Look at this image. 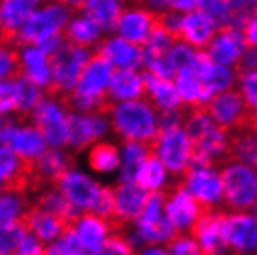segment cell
Instances as JSON below:
<instances>
[{
    "label": "cell",
    "mask_w": 257,
    "mask_h": 255,
    "mask_svg": "<svg viewBox=\"0 0 257 255\" xmlns=\"http://www.w3.org/2000/svg\"><path fill=\"white\" fill-rule=\"evenodd\" d=\"M142 80H144V89H146L144 97L153 104V108L157 112L177 110L183 106V101H181L179 93L175 89L174 80L157 77V75H153V73H149L146 69L142 73Z\"/></svg>",
    "instance_id": "22"
},
{
    "label": "cell",
    "mask_w": 257,
    "mask_h": 255,
    "mask_svg": "<svg viewBox=\"0 0 257 255\" xmlns=\"http://www.w3.org/2000/svg\"><path fill=\"white\" fill-rule=\"evenodd\" d=\"M153 13L149 10L138 8V10H125L119 17V23L116 26V32L119 38L127 39L135 45H144L151 34V25H153Z\"/></svg>",
    "instance_id": "25"
},
{
    "label": "cell",
    "mask_w": 257,
    "mask_h": 255,
    "mask_svg": "<svg viewBox=\"0 0 257 255\" xmlns=\"http://www.w3.org/2000/svg\"><path fill=\"white\" fill-rule=\"evenodd\" d=\"M73 160L65 155L60 147H47L43 153L36 159L34 164V183L32 192H43L54 188L56 181L71 170Z\"/></svg>",
    "instance_id": "12"
},
{
    "label": "cell",
    "mask_w": 257,
    "mask_h": 255,
    "mask_svg": "<svg viewBox=\"0 0 257 255\" xmlns=\"http://www.w3.org/2000/svg\"><path fill=\"white\" fill-rule=\"evenodd\" d=\"M69 19V12L62 6H47L34 10L23 23L17 36V47H36L39 39L49 34L60 32L65 21Z\"/></svg>",
    "instance_id": "6"
},
{
    "label": "cell",
    "mask_w": 257,
    "mask_h": 255,
    "mask_svg": "<svg viewBox=\"0 0 257 255\" xmlns=\"http://www.w3.org/2000/svg\"><path fill=\"white\" fill-rule=\"evenodd\" d=\"M196 52L190 45L187 43H175L170 52L168 58L172 60V64L175 65V69H185V67H192L194 60H196Z\"/></svg>",
    "instance_id": "44"
},
{
    "label": "cell",
    "mask_w": 257,
    "mask_h": 255,
    "mask_svg": "<svg viewBox=\"0 0 257 255\" xmlns=\"http://www.w3.org/2000/svg\"><path fill=\"white\" fill-rule=\"evenodd\" d=\"M222 179V199L229 209L248 211L255 207L257 181L255 170L248 164L233 162L220 173Z\"/></svg>",
    "instance_id": "5"
},
{
    "label": "cell",
    "mask_w": 257,
    "mask_h": 255,
    "mask_svg": "<svg viewBox=\"0 0 257 255\" xmlns=\"http://www.w3.org/2000/svg\"><path fill=\"white\" fill-rule=\"evenodd\" d=\"M222 218L224 212H203L188 227L201 255H224L227 249L222 238Z\"/></svg>",
    "instance_id": "14"
},
{
    "label": "cell",
    "mask_w": 257,
    "mask_h": 255,
    "mask_svg": "<svg viewBox=\"0 0 257 255\" xmlns=\"http://www.w3.org/2000/svg\"><path fill=\"white\" fill-rule=\"evenodd\" d=\"M146 95L142 73L136 69H119L114 67L108 82V97L114 102L133 101Z\"/></svg>",
    "instance_id": "26"
},
{
    "label": "cell",
    "mask_w": 257,
    "mask_h": 255,
    "mask_svg": "<svg viewBox=\"0 0 257 255\" xmlns=\"http://www.w3.org/2000/svg\"><path fill=\"white\" fill-rule=\"evenodd\" d=\"M149 153L148 144L135 140H125L123 146V159H121V181L123 183H135L136 173L140 170L142 162L146 160Z\"/></svg>",
    "instance_id": "34"
},
{
    "label": "cell",
    "mask_w": 257,
    "mask_h": 255,
    "mask_svg": "<svg viewBox=\"0 0 257 255\" xmlns=\"http://www.w3.org/2000/svg\"><path fill=\"white\" fill-rule=\"evenodd\" d=\"M26 235L28 231L19 218L6 227H0V255H12L19 248V244L23 242Z\"/></svg>",
    "instance_id": "37"
},
{
    "label": "cell",
    "mask_w": 257,
    "mask_h": 255,
    "mask_svg": "<svg viewBox=\"0 0 257 255\" xmlns=\"http://www.w3.org/2000/svg\"><path fill=\"white\" fill-rule=\"evenodd\" d=\"M15 110V78L6 77L0 80V115Z\"/></svg>",
    "instance_id": "46"
},
{
    "label": "cell",
    "mask_w": 257,
    "mask_h": 255,
    "mask_svg": "<svg viewBox=\"0 0 257 255\" xmlns=\"http://www.w3.org/2000/svg\"><path fill=\"white\" fill-rule=\"evenodd\" d=\"M54 190H58L78 211H91L99 199L101 185L88 177L86 173L77 172V170H67L56 181Z\"/></svg>",
    "instance_id": "9"
},
{
    "label": "cell",
    "mask_w": 257,
    "mask_h": 255,
    "mask_svg": "<svg viewBox=\"0 0 257 255\" xmlns=\"http://www.w3.org/2000/svg\"><path fill=\"white\" fill-rule=\"evenodd\" d=\"M4 144L13 149L17 159L25 162H36L39 155L47 149V142L36 127H13L4 138Z\"/></svg>",
    "instance_id": "23"
},
{
    "label": "cell",
    "mask_w": 257,
    "mask_h": 255,
    "mask_svg": "<svg viewBox=\"0 0 257 255\" xmlns=\"http://www.w3.org/2000/svg\"><path fill=\"white\" fill-rule=\"evenodd\" d=\"M175 233H177V229L168 222L166 216H162L161 220L149 223V225H142V227H138V235H140L146 242H153V244L166 242L168 238L174 236Z\"/></svg>",
    "instance_id": "38"
},
{
    "label": "cell",
    "mask_w": 257,
    "mask_h": 255,
    "mask_svg": "<svg viewBox=\"0 0 257 255\" xmlns=\"http://www.w3.org/2000/svg\"><path fill=\"white\" fill-rule=\"evenodd\" d=\"M30 119L45 138L47 146H67V114L56 101H41L32 110Z\"/></svg>",
    "instance_id": "10"
},
{
    "label": "cell",
    "mask_w": 257,
    "mask_h": 255,
    "mask_svg": "<svg viewBox=\"0 0 257 255\" xmlns=\"http://www.w3.org/2000/svg\"><path fill=\"white\" fill-rule=\"evenodd\" d=\"M25 198L17 194H0V227L13 223L25 211Z\"/></svg>",
    "instance_id": "39"
},
{
    "label": "cell",
    "mask_w": 257,
    "mask_h": 255,
    "mask_svg": "<svg viewBox=\"0 0 257 255\" xmlns=\"http://www.w3.org/2000/svg\"><path fill=\"white\" fill-rule=\"evenodd\" d=\"M174 80H175V89H177L183 104H188V106H203L212 97L211 89L196 77V73L190 67L177 69V75H175Z\"/></svg>",
    "instance_id": "27"
},
{
    "label": "cell",
    "mask_w": 257,
    "mask_h": 255,
    "mask_svg": "<svg viewBox=\"0 0 257 255\" xmlns=\"http://www.w3.org/2000/svg\"><path fill=\"white\" fill-rule=\"evenodd\" d=\"M73 231L77 235L78 242L82 244V248L86 249V253L91 255L104 242V238L110 233V227L97 212L90 211L84 212V214H78Z\"/></svg>",
    "instance_id": "24"
},
{
    "label": "cell",
    "mask_w": 257,
    "mask_h": 255,
    "mask_svg": "<svg viewBox=\"0 0 257 255\" xmlns=\"http://www.w3.org/2000/svg\"><path fill=\"white\" fill-rule=\"evenodd\" d=\"M47 58H49L51 78L43 89L51 99L58 101L67 91H71L77 86L78 77H80L84 65L90 58V52H86V49L62 41L58 45V49L51 52Z\"/></svg>",
    "instance_id": "2"
},
{
    "label": "cell",
    "mask_w": 257,
    "mask_h": 255,
    "mask_svg": "<svg viewBox=\"0 0 257 255\" xmlns=\"http://www.w3.org/2000/svg\"><path fill=\"white\" fill-rule=\"evenodd\" d=\"M19 159L13 153V149L6 144H0V185L6 183L13 173L17 172Z\"/></svg>",
    "instance_id": "45"
},
{
    "label": "cell",
    "mask_w": 257,
    "mask_h": 255,
    "mask_svg": "<svg viewBox=\"0 0 257 255\" xmlns=\"http://www.w3.org/2000/svg\"><path fill=\"white\" fill-rule=\"evenodd\" d=\"M91 52L99 54L112 67L119 69H140L144 65V47L131 43L119 36L99 41Z\"/></svg>",
    "instance_id": "13"
},
{
    "label": "cell",
    "mask_w": 257,
    "mask_h": 255,
    "mask_svg": "<svg viewBox=\"0 0 257 255\" xmlns=\"http://www.w3.org/2000/svg\"><path fill=\"white\" fill-rule=\"evenodd\" d=\"M73 6L84 17L93 21L101 32H112L125 12V0H78Z\"/></svg>",
    "instance_id": "20"
},
{
    "label": "cell",
    "mask_w": 257,
    "mask_h": 255,
    "mask_svg": "<svg viewBox=\"0 0 257 255\" xmlns=\"http://www.w3.org/2000/svg\"><path fill=\"white\" fill-rule=\"evenodd\" d=\"M216 32V25L209 15L199 10L188 12L183 15L179 25V43L190 45L196 51H205Z\"/></svg>",
    "instance_id": "19"
},
{
    "label": "cell",
    "mask_w": 257,
    "mask_h": 255,
    "mask_svg": "<svg viewBox=\"0 0 257 255\" xmlns=\"http://www.w3.org/2000/svg\"><path fill=\"white\" fill-rule=\"evenodd\" d=\"M166 198H164V216L177 231L188 229L194 223V220L203 214L201 205L196 201L192 194L183 186L179 179L174 186L164 188Z\"/></svg>",
    "instance_id": "8"
},
{
    "label": "cell",
    "mask_w": 257,
    "mask_h": 255,
    "mask_svg": "<svg viewBox=\"0 0 257 255\" xmlns=\"http://www.w3.org/2000/svg\"><path fill=\"white\" fill-rule=\"evenodd\" d=\"M91 255H136V251L127 236L121 233H114V235L106 236L99 249Z\"/></svg>",
    "instance_id": "41"
},
{
    "label": "cell",
    "mask_w": 257,
    "mask_h": 255,
    "mask_svg": "<svg viewBox=\"0 0 257 255\" xmlns=\"http://www.w3.org/2000/svg\"><path fill=\"white\" fill-rule=\"evenodd\" d=\"M114 133L123 140L149 144L159 129V112L149 101H121L116 102L108 114Z\"/></svg>",
    "instance_id": "1"
},
{
    "label": "cell",
    "mask_w": 257,
    "mask_h": 255,
    "mask_svg": "<svg viewBox=\"0 0 257 255\" xmlns=\"http://www.w3.org/2000/svg\"><path fill=\"white\" fill-rule=\"evenodd\" d=\"M148 147L177 179L190 168V140L181 125L159 127Z\"/></svg>",
    "instance_id": "4"
},
{
    "label": "cell",
    "mask_w": 257,
    "mask_h": 255,
    "mask_svg": "<svg viewBox=\"0 0 257 255\" xmlns=\"http://www.w3.org/2000/svg\"><path fill=\"white\" fill-rule=\"evenodd\" d=\"M179 181L201 205L203 212L214 211V205L222 199V179L214 168L190 166Z\"/></svg>",
    "instance_id": "7"
},
{
    "label": "cell",
    "mask_w": 257,
    "mask_h": 255,
    "mask_svg": "<svg viewBox=\"0 0 257 255\" xmlns=\"http://www.w3.org/2000/svg\"><path fill=\"white\" fill-rule=\"evenodd\" d=\"M36 205L41 207V209H45V211L52 212V214H56L58 218H62L71 229L75 227V222H77L78 214H80L77 207H73V205H71L58 190H54V188L39 192V198Z\"/></svg>",
    "instance_id": "32"
},
{
    "label": "cell",
    "mask_w": 257,
    "mask_h": 255,
    "mask_svg": "<svg viewBox=\"0 0 257 255\" xmlns=\"http://www.w3.org/2000/svg\"><path fill=\"white\" fill-rule=\"evenodd\" d=\"M222 238L227 249L237 253H251L255 249V216L248 212L224 214Z\"/></svg>",
    "instance_id": "11"
},
{
    "label": "cell",
    "mask_w": 257,
    "mask_h": 255,
    "mask_svg": "<svg viewBox=\"0 0 257 255\" xmlns=\"http://www.w3.org/2000/svg\"><path fill=\"white\" fill-rule=\"evenodd\" d=\"M104 133H106L104 115L80 114V112L67 114V146H71L75 151L88 147Z\"/></svg>",
    "instance_id": "15"
},
{
    "label": "cell",
    "mask_w": 257,
    "mask_h": 255,
    "mask_svg": "<svg viewBox=\"0 0 257 255\" xmlns=\"http://www.w3.org/2000/svg\"><path fill=\"white\" fill-rule=\"evenodd\" d=\"M244 51L246 45L242 41V36L231 25L218 26L211 43L207 45L205 49V52L214 64L225 65V67H233Z\"/></svg>",
    "instance_id": "17"
},
{
    "label": "cell",
    "mask_w": 257,
    "mask_h": 255,
    "mask_svg": "<svg viewBox=\"0 0 257 255\" xmlns=\"http://www.w3.org/2000/svg\"><path fill=\"white\" fill-rule=\"evenodd\" d=\"M19 220L23 222L26 231L36 236V238H39L41 242H51L60 233L71 229L62 218L45 211V209H41L38 205L25 207V211L21 212Z\"/></svg>",
    "instance_id": "18"
},
{
    "label": "cell",
    "mask_w": 257,
    "mask_h": 255,
    "mask_svg": "<svg viewBox=\"0 0 257 255\" xmlns=\"http://www.w3.org/2000/svg\"><path fill=\"white\" fill-rule=\"evenodd\" d=\"M199 80L205 84L207 88L211 89L212 95H214L218 91H225V89L233 88V84H235V73L229 67H225V65L212 62L209 65V69L199 77Z\"/></svg>",
    "instance_id": "35"
},
{
    "label": "cell",
    "mask_w": 257,
    "mask_h": 255,
    "mask_svg": "<svg viewBox=\"0 0 257 255\" xmlns=\"http://www.w3.org/2000/svg\"><path fill=\"white\" fill-rule=\"evenodd\" d=\"M138 255H170V253L164 248H161V246H151V248L142 249Z\"/></svg>",
    "instance_id": "49"
},
{
    "label": "cell",
    "mask_w": 257,
    "mask_h": 255,
    "mask_svg": "<svg viewBox=\"0 0 257 255\" xmlns=\"http://www.w3.org/2000/svg\"><path fill=\"white\" fill-rule=\"evenodd\" d=\"M148 192L140 188L136 183H119L117 186H112V198H114V212L119 225L123 229L128 222H135L140 214L142 205L146 201Z\"/></svg>",
    "instance_id": "21"
},
{
    "label": "cell",
    "mask_w": 257,
    "mask_h": 255,
    "mask_svg": "<svg viewBox=\"0 0 257 255\" xmlns=\"http://www.w3.org/2000/svg\"><path fill=\"white\" fill-rule=\"evenodd\" d=\"M47 255H88L86 249L82 248V244L78 242L77 235L73 229H67L64 233H60L54 240L45 248Z\"/></svg>",
    "instance_id": "36"
},
{
    "label": "cell",
    "mask_w": 257,
    "mask_h": 255,
    "mask_svg": "<svg viewBox=\"0 0 257 255\" xmlns=\"http://www.w3.org/2000/svg\"><path fill=\"white\" fill-rule=\"evenodd\" d=\"M43 101V93L38 84L28 80L26 77L15 78V110L19 119H30L32 110Z\"/></svg>",
    "instance_id": "30"
},
{
    "label": "cell",
    "mask_w": 257,
    "mask_h": 255,
    "mask_svg": "<svg viewBox=\"0 0 257 255\" xmlns=\"http://www.w3.org/2000/svg\"><path fill=\"white\" fill-rule=\"evenodd\" d=\"M135 183L146 192L161 190L164 183H166V168L151 149H149L148 157L142 162L140 170L136 173Z\"/></svg>",
    "instance_id": "31"
},
{
    "label": "cell",
    "mask_w": 257,
    "mask_h": 255,
    "mask_svg": "<svg viewBox=\"0 0 257 255\" xmlns=\"http://www.w3.org/2000/svg\"><path fill=\"white\" fill-rule=\"evenodd\" d=\"M88 164L97 173H112L121 164L119 151L114 144L108 142H97L88 153Z\"/></svg>",
    "instance_id": "33"
},
{
    "label": "cell",
    "mask_w": 257,
    "mask_h": 255,
    "mask_svg": "<svg viewBox=\"0 0 257 255\" xmlns=\"http://www.w3.org/2000/svg\"><path fill=\"white\" fill-rule=\"evenodd\" d=\"M198 10L209 15L212 23L218 26L229 25L231 21V13H229V6L227 0H198Z\"/></svg>",
    "instance_id": "42"
},
{
    "label": "cell",
    "mask_w": 257,
    "mask_h": 255,
    "mask_svg": "<svg viewBox=\"0 0 257 255\" xmlns=\"http://www.w3.org/2000/svg\"><path fill=\"white\" fill-rule=\"evenodd\" d=\"M12 255H47V253H45V246L41 244V240L28 233L23 238V242L19 244V248L15 249Z\"/></svg>",
    "instance_id": "47"
},
{
    "label": "cell",
    "mask_w": 257,
    "mask_h": 255,
    "mask_svg": "<svg viewBox=\"0 0 257 255\" xmlns=\"http://www.w3.org/2000/svg\"><path fill=\"white\" fill-rule=\"evenodd\" d=\"M205 112L212 121L225 129L227 133L235 131H255L257 117L255 110L248 108L238 93V89L218 91L203 104Z\"/></svg>",
    "instance_id": "3"
},
{
    "label": "cell",
    "mask_w": 257,
    "mask_h": 255,
    "mask_svg": "<svg viewBox=\"0 0 257 255\" xmlns=\"http://www.w3.org/2000/svg\"><path fill=\"white\" fill-rule=\"evenodd\" d=\"M62 41L71 43L80 49H88L91 45L97 43V39L101 36V28L88 17H77V19H67L65 25L60 30Z\"/></svg>",
    "instance_id": "28"
},
{
    "label": "cell",
    "mask_w": 257,
    "mask_h": 255,
    "mask_svg": "<svg viewBox=\"0 0 257 255\" xmlns=\"http://www.w3.org/2000/svg\"><path fill=\"white\" fill-rule=\"evenodd\" d=\"M21 73L23 77L38 84L39 88H45L51 78L49 71V58L45 52H41L38 47H28L25 52H21Z\"/></svg>",
    "instance_id": "29"
},
{
    "label": "cell",
    "mask_w": 257,
    "mask_h": 255,
    "mask_svg": "<svg viewBox=\"0 0 257 255\" xmlns=\"http://www.w3.org/2000/svg\"><path fill=\"white\" fill-rule=\"evenodd\" d=\"M39 0H0V45L17 47V36Z\"/></svg>",
    "instance_id": "16"
},
{
    "label": "cell",
    "mask_w": 257,
    "mask_h": 255,
    "mask_svg": "<svg viewBox=\"0 0 257 255\" xmlns=\"http://www.w3.org/2000/svg\"><path fill=\"white\" fill-rule=\"evenodd\" d=\"M166 251L170 255H201L198 242L192 236L185 235L183 231H177L174 236L166 240Z\"/></svg>",
    "instance_id": "43"
},
{
    "label": "cell",
    "mask_w": 257,
    "mask_h": 255,
    "mask_svg": "<svg viewBox=\"0 0 257 255\" xmlns=\"http://www.w3.org/2000/svg\"><path fill=\"white\" fill-rule=\"evenodd\" d=\"M19 64H21L19 47L0 45V80L6 77H12V78L23 77Z\"/></svg>",
    "instance_id": "40"
},
{
    "label": "cell",
    "mask_w": 257,
    "mask_h": 255,
    "mask_svg": "<svg viewBox=\"0 0 257 255\" xmlns=\"http://www.w3.org/2000/svg\"><path fill=\"white\" fill-rule=\"evenodd\" d=\"M168 8L174 12L188 13L198 10V0H168Z\"/></svg>",
    "instance_id": "48"
}]
</instances>
